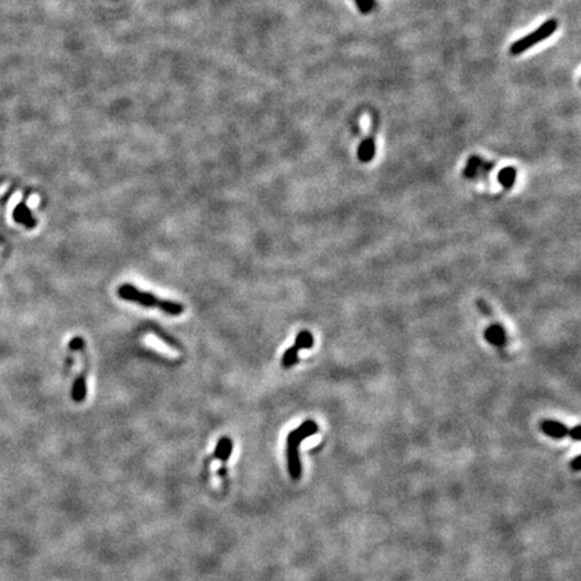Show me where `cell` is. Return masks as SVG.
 <instances>
[{"label":"cell","instance_id":"8","mask_svg":"<svg viewBox=\"0 0 581 581\" xmlns=\"http://www.w3.org/2000/svg\"><path fill=\"white\" fill-rule=\"evenodd\" d=\"M376 155V142L372 136L363 139L358 147V159L362 163H369L372 162L373 158Z\"/></svg>","mask_w":581,"mask_h":581},{"label":"cell","instance_id":"9","mask_svg":"<svg viewBox=\"0 0 581 581\" xmlns=\"http://www.w3.org/2000/svg\"><path fill=\"white\" fill-rule=\"evenodd\" d=\"M231 451H233V441L230 437H221L214 450V457L222 463H226L230 459Z\"/></svg>","mask_w":581,"mask_h":581},{"label":"cell","instance_id":"10","mask_svg":"<svg viewBox=\"0 0 581 581\" xmlns=\"http://www.w3.org/2000/svg\"><path fill=\"white\" fill-rule=\"evenodd\" d=\"M314 343H315V339L312 337V334L309 333V331H307V330H303V331H300V333L296 335L294 347L298 351L308 350V348L314 347Z\"/></svg>","mask_w":581,"mask_h":581},{"label":"cell","instance_id":"4","mask_svg":"<svg viewBox=\"0 0 581 581\" xmlns=\"http://www.w3.org/2000/svg\"><path fill=\"white\" fill-rule=\"evenodd\" d=\"M12 218L16 223L25 225L27 229H34L36 226V220L34 218L31 210L29 209V206L26 205L25 201H22L15 206L14 211H12Z\"/></svg>","mask_w":581,"mask_h":581},{"label":"cell","instance_id":"13","mask_svg":"<svg viewBox=\"0 0 581 581\" xmlns=\"http://www.w3.org/2000/svg\"><path fill=\"white\" fill-rule=\"evenodd\" d=\"M483 166V162L480 158H478V156H472V158H470V160H468L467 163V167H466L464 170V175L467 178H474L478 175V171L479 168Z\"/></svg>","mask_w":581,"mask_h":581},{"label":"cell","instance_id":"16","mask_svg":"<svg viewBox=\"0 0 581 581\" xmlns=\"http://www.w3.org/2000/svg\"><path fill=\"white\" fill-rule=\"evenodd\" d=\"M568 436H569L573 441H578V440H580V425H576L574 428L569 429Z\"/></svg>","mask_w":581,"mask_h":581},{"label":"cell","instance_id":"2","mask_svg":"<svg viewBox=\"0 0 581 581\" xmlns=\"http://www.w3.org/2000/svg\"><path fill=\"white\" fill-rule=\"evenodd\" d=\"M319 431V427L314 420H305L301 422L298 428L290 431L287 436V463L288 472L289 476L294 480H299L301 478V461L299 456V447L303 443V440L312 435H316Z\"/></svg>","mask_w":581,"mask_h":581},{"label":"cell","instance_id":"18","mask_svg":"<svg viewBox=\"0 0 581 581\" xmlns=\"http://www.w3.org/2000/svg\"><path fill=\"white\" fill-rule=\"evenodd\" d=\"M225 472H226V471H225V468H221L220 471H218V474H220L221 476H223V475H225Z\"/></svg>","mask_w":581,"mask_h":581},{"label":"cell","instance_id":"17","mask_svg":"<svg viewBox=\"0 0 581 581\" xmlns=\"http://www.w3.org/2000/svg\"><path fill=\"white\" fill-rule=\"evenodd\" d=\"M571 467H572V470H573V471H576V472L581 471L580 456H576V457H574V459H573V461H572V463H571Z\"/></svg>","mask_w":581,"mask_h":581},{"label":"cell","instance_id":"7","mask_svg":"<svg viewBox=\"0 0 581 581\" xmlns=\"http://www.w3.org/2000/svg\"><path fill=\"white\" fill-rule=\"evenodd\" d=\"M85 372H86V367L85 370H84V372L74 379V382H73V388H71V398H73L74 402H82V401L86 398V394H88Z\"/></svg>","mask_w":581,"mask_h":581},{"label":"cell","instance_id":"15","mask_svg":"<svg viewBox=\"0 0 581 581\" xmlns=\"http://www.w3.org/2000/svg\"><path fill=\"white\" fill-rule=\"evenodd\" d=\"M84 347H85V342H84V339L81 337H74L70 340V343H69V348L71 351H81L84 350Z\"/></svg>","mask_w":581,"mask_h":581},{"label":"cell","instance_id":"5","mask_svg":"<svg viewBox=\"0 0 581 581\" xmlns=\"http://www.w3.org/2000/svg\"><path fill=\"white\" fill-rule=\"evenodd\" d=\"M485 338L490 344H493L495 347H503L507 343V335L506 331L499 323L495 322L493 324H490L485 331Z\"/></svg>","mask_w":581,"mask_h":581},{"label":"cell","instance_id":"14","mask_svg":"<svg viewBox=\"0 0 581 581\" xmlns=\"http://www.w3.org/2000/svg\"><path fill=\"white\" fill-rule=\"evenodd\" d=\"M355 3H357V7L359 8V11L365 15L370 14L373 7H374V2L373 0H355Z\"/></svg>","mask_w":581,"mask_h":581},{"label":"cell","instance_id":"3","mask_svg":"<svg viewBox=\"0 0 581 581\" xmlns=\"http://www.w3.org/2000/svg\"><path fill=\"white\" fill-rule=\"evenodd\" d=\"M557 26L558 25H557L556 19H549V21L544 22L538 29H535L534 31L530 32L529 35L515 41V42L511 45L510 53L513 54V55H518V54H522L524 51H526V50L532 49L533 46L538 45L539 42H543V41H545L546 38L552 36L553 34H554V31L557 30Z\"/></svg>","mask_w":581,"mask_h":581},{"label":"cell","instance_id":"11","mask_svg":"<svg viewBox=\"0 0 581 581\" xmlns=\"http://www.w3.org/2000/svg\"><path fill=\"white\" fill-rule=\"evenodd\" d=\"M515 178H517V171H515L514 167H506V168H502V170L499 171V174H498V181H499V183L502 184L505 188L513 187L514 182H515Z\"/></svg>","mask_w":581,"mask_h":581},{"label":"cell","instance_id":"12","mask_svg":"<svg viewBox=\"0 0 581 581\" xmlns=\"http://www.w3.org/2000/svg\"><path fill=\"white\" fill-rule=\"evenodd\" d=\"M298 353H299V351L296 350L294 346H290L289 348H287V350H285V353H284V355H283V358H281V365H283L284 369H289V367H292L295 363H298V361H299Z\"/></svg>","mask_w":581,"mask_h":581},{"label":"cell","instance_id":"1","mask_svg":"<svg viewBox=\"0 0 581 581\" xmlns=\"http://www.w3.org/2000/svg\"><path fill=\"white\" fill-rule=\"evenodd\" d=\"M119 298L125 301H131L136 304L145 307V308H158L170 316H179L183 314L184 305L174 300L160 299L155 295L139 289L132 284H123L117 289Z\"/></svg>","mask_w":581,"mask_h":581},{"label":"cell","instance_id":"6","mask_svg":"<svg viewBox=\"0 0 581 581\" xmlns=\"http://www.w3.org/2000/svg\"><path fill=\"white\" fill-rule=\"evenodd\" d=\"M541 429L545 435L550 436L553 439H564L569 433V428L565 424L554 420H544L541 422Z\"/></svg>","mask_w":581,"mask_h":581}]
</instances>
